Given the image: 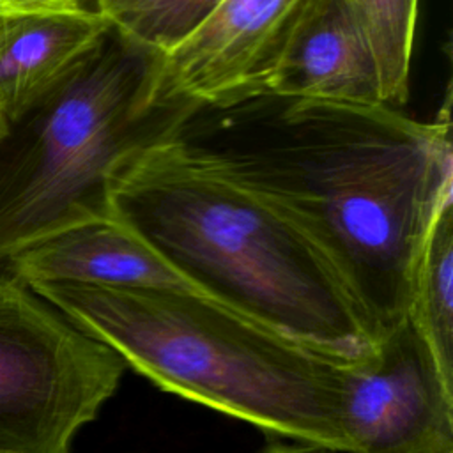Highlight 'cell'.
<instances>
[{
    "label": "cell",
    "instance_id": "obj_8",
    "mask_svg": "<svg viewBox=\"0 0 453 453\" xmlns=\"http://www.w3.org/2000/svg\"><path fill=\"white\" fill-rule=\"evenodd\" d=\"M4 269L25 285L65 281L202 294L147 239L115 216L41 241L5 260Z\"/></svg>",
    "mask_w": 453,
    "mask_h": 453
},
{
    "label": "cell",
    "instance_id": "obj_7",
    "mask_svg": "<svg viewBox=\"0 0 453 453\" xmlns=\"http://www.w3.org/2000/svg\"><path fill=\"white\" fill-rule=\"evenodd\" d=\"M306 0H219L180 41L161 51L159 103L221 108L267 94Z\"/></svg>",
    "mask_w": 453,
    "mask_h": 453
},
{
    "label": "cell",
    "instance_id": "obj_2",
    "mask_svg": "<svg viewBox=\"0 0 453 453\" xmlns=\"http://www.w3.org/2000/svg\"><path fill=\"white\" fill-rule=\"evenodd\" d=\"M110 200L203 296L343 361L375 356L366 320L308 232L175 131L119 163Z\"/></svg>",
    "mask_w": 453,
    "mask_h": 453
},
{
    "label": "cell",
    "instance_id": "obj_9",
    "mask_svg": "<svg viewBox=\"0 0 453 453\" xmlns=\"http://www.w3.org/2000/svg\"><path fill=\"white\" fill-rule=\"evenodd\" d=\"M267 94L357 104L382 103L375 60L343 0H306Z\"/></svg>",
    "mask_w": 453,
    "mask_h": 453
},
{
    "label": "cell",
    "instance_id": "obj_3",
    "mask_svg": "<svg viewBox=\"0 0 453 453\" xmlns=\"http://www.w3.org/2000/svg\"><path fill=\"white\" fill-rule=\"evenodd\" d=\"M28 287L157 388L265 432L349 453L343 405L356 363L195 292Z\"/></svg>",
    "mask_w": 453,
    "mask_h": 453
},
{
    "label": "cell",
    "instance_id": "obj_10",
    "mask_svg": "<svg viewBox=\"0 0 453 453\" xmlns=\"http://www.w3.org/2000/svg\"><path fill=\"white\" fill-rule=\"evenodd\" d=\"M113 27L96 7L0 18V120L53 88Z\"/></svg>",
    "mask_w": 453,
    "mask_h": 453
},
{
    "label": "cell",
    "instance_id": "obj_15",
    "mask_svg": "<svg viewBox=\"0 0 453 453\" xmlns=\"http://www.w3.org/2000/svg\"><path fill=\"white\" fill-rule=\"evenodd\" d=\"M264 453H340V451H336L329 446H324V444L297 441L294 444H281V442L273 444Z\"/></svg>",
    "mask_w": 453,
    "mask_h": 453
},
{
    "label": "cell",
    "instance_id": "obj_6",
    "mask_svg": "<svg viewBox=\"0 0 453 453\" xmlns=\"http://www.w3.org/2000/svg\"><path fill=\"white\" fill-rule=\"evenodd\" d=\"M343 428L349 453H453V382L409 319L350 365Z\"/></svg>",
    "mask_w": 453,
    "mask_h": 453
},
{
    "label": "cell",
    "instance_id": "obj_4",
    "mask_svg": "<svg viewBox=\"0 0 453 453\" xmlns=\"http://www.w3.org/2000/svg\"><path fill=\"white\" fill-rule=\"evenodd\" d=\"M159 55L113 23L53 88L0 120V262L111 218L119 163L196 110L156 99Z\"/></svg>",
    "mask_w": 453,
    "mask_h": 453
},
{
    "label": "cell",
    "instance_id": "obj_12",
    "mask_svg": "<svg viewBox=\"0 0 453 453\" xmlns=\"http://www.w3.org/2000/svg\"><path fill=\"white\" fill-rule=\"evenodd\" d=\"M375 60L380 99L398 108L409 97L419 0H343Z\"/></svg>",
    "mask_w": 453,
    "mask_h": 453
},
{
    "label": "cell",
    "instance_id": "obj_1",
    "mask_svg": "<svg viewBox=\"0 0 453 453\" xmlns=\"http://www.w3.org/2000/svg\"><path fill=\"white\" fill-rule=\"evenodd\" d=\"M175 133L308 232L375 342L407 320L425 235L453 202L449 97L423 122L382 103L262 94L196 108Z\"/></svg>",
    "mask_w": 453,
    "mask_h": 453
},
{
    "label": "cell",
    "instance_id": "obj_11",
    "mask_svg": "<svg viewBox=\"0 0 453 453\" xmlns=\"http://www.w3.org/2000/svg\"><path fill=\"white\" fill-rule=\"evenodd\" d=\"M407 319L453 382V202L435 214L411 283Z\"/></svg>",
    "mask_w": 453,
    "mask_h": 453
},
{
    "label": "cell",
    "instance_id": "obj_5",
    "mask_svg": "<svg viewBox=\"0 0 453 453\" xmlns=\"http://www.w3.org/2000/svg\"><path fill=\"white\" fill-rule=\"evenodd\" d=\"M126 368L111 347L0 271V453H69Z\"/></svg>",
    "mask_w": 453,
    "mask_h": 453
},
{
    "label": "cell",
    "instance_id": "obj_13",
    "mask_svg": "<svg viewBox=\"0 0 453 453\" xmlns=\"http://www.w3.org/2000/svg\"><path fill=\"white\" fill-rule=\"evenodd\" d=\"M87 9L83 0H0V18L60 14Z\"/></svg>",
    "mask_w": 453,
    "mask_h": 453
},
{
    "label": "cell",
    "instance_id": "obj_14",
    "mask_svg": "<svg viewBox=\"0 0 453 453\" xmlns=\"http://www.w3.org/2000/svg\"><path fill=\"white\" fill-rule=\"evenodd\" d=\"M147 0H94L96 9L103 12L113 23L124 21L134 11H138Z\"/></svg>",
    "mask_w": 453,
    "mask_h": 453
}]
</instances>
